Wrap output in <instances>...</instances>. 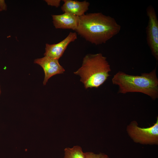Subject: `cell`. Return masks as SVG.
Instances as JSON below:
<instances>
[{"mask_svg":"<svg viewBox=\"0 0 158 158\" xmlns=\"http://www.w3.org/2000/svg\"><path fill=\"white\" fill-rule=\"evenodd\" d=\"M121 29L120 25L113 17L102 13H94L79 17L75 31L86 41L97 45L106 43Z\"/></svg>","mask_w":158,"mask_h":158,"instance_id":"1","label":"cell"},{"mask_svg":"<svg viewBox=\"0 0 158 158\" xmlns=\"http://www.w3.org/2000/svg\"><path fill=\"white\" fill-rule=\"evenodd\" d=\"M113 84L118 86V93L138 92L150 96L153 100L158 97V79L156 68L149 73L133 75L119 71L112 79Z\"/></svg>","mask_w":158,"mask_h":158,"instance_id":"2","label":"cell"},{"mask_svg":"<svg viewBox=\"0 0 158 158\" xmlns=\"http://www.w3.org/2000/svg\"><path fill=\"white\" fill-rule=\"evenodd\" d=\"M111 71L106 57L99 53L86 55L81 67L74 73L80 77V81L87 89L97 88L103 84L110 75Z\"/></svg>","mask_w":158,"mask_h":158,"instance_id":"3","label":"cell"},{"mask_svg":"<svg viewBox=\"0 0 158 158\" xmlns=\"http://www.w3.org/2000/svg\"><path fill=\"white\" fill-rule=\"evenodd\" d=\"M127 133L135 142L142 145H158V117L150 127H139L136 121H131L126 127Z\"/></svg>","mask_w":158,"mask_h":158,"instance_id":"4","label":"cell"},{"mask_svg":"<svg viewBox=\"0 0 158 158\" xmlns=\"http://www.w3.org/2000/svg\"><path fill=\"white\" fill-rule=\"evenodd\" d=\"M148 22L146 28L147 41L152 55L158 60V20L154 8L151 5L146 8Z\"/></svg>","mask_w":158,"mask_h":158,"instance_id":"5","label":"cell"},{"mask_svg":"<svg viewBox=\"0 0 158 158\" xmlns=\"http://www.w3.org/2000/svg\"><path fill=\"white\" fill-rule=\"evenodd\" d=\"M34 63L40 65L43 69L44 73V85H46L51 77L56 74L63 73L65 71L59 63V59L47 56L36 59Z\"/></svg>","mask_w":158,"mask_h":158,"instance_id":"6","label":"cell"},{"mask_svg":"<svg viewBox=\"0 0 158 158\" xmlns=\"http://www.w3.org/2000/svg\"><path fill=\"white\" fill-rule=\"evenodd\" d=\"M77 39L76 32H70L64 40L56 44L47 43L44 56L59 59L63 55L68 44Z\"/></svg>","mask_w":158,"mask_h":158,"instance_id":"7","label":"cell"},{"mask_svg":"<svg viewBox=\"0 0 158 158\" xmlns=\"http://www.w3.org/2000/svg\"><path fill=\"white\" fill-rule=\"evenodd\" d=\"M53 23L56 29H71L75 31L79 21V17L64 13L60 15H52Z\"/></svg>","mask_w":158,"mask_h":158,"instance_id":"8","label":"cell"},{"mask_svg":"<svg viewBox=\"0 0 158 158\" xmlns=\"http://www.w3.org/2000/svg\"><path fill=\"white\" fill-rule=\"evenodd\" d=\"M61 6L63 12L80 17L85 14L89 9L90 3L86 1H82L73 0H63Z\"/></svg>","mask_w":158,"mask_h":158,"instance_id":"9","label":"cell"},{"mask_svg":"<svg viewBox=\"0 0 158 158\" xmlns=\"http://www.w3.org/2000/svg\"><path fill=\"white\" fill-rule=\"evenodd\" d=\"M64 158H86L82 148L75 145L72 148L66 147L64 150Z\"/></svg>","mask_w":158,"mask_h":158,"instance_id":"10","label":"cell"},{"mask_svg":"<svg viewBox=\"0 0 158 158\" xmlns=\"http://www.w3.org/2000/svg\"><path fill=\"white\" fill-rule=\"evenodd\" d=\"M84 153L86 158H109L107 155L104 153H99L96 154L92 152H87Z\"/></svg>","mask_w":158,"mask_h":158,"instance_id":"11","label":"cell"},{"mask_svg":"<svg viewBox=\"0 0 158 158\" xmlns=\"http://www.w3.org/2000/svg\"><path fill=\"white\" fill-rule=\"evenodd\" d=\"M47 4L56 7H58L60 5V0H46L45 1Z\"/></svg>","mask_w":158,"mask_h":158,"instance_id":"12","label":"cell"},{"mask_svg":"<svg viewBox=\"0 0 158 158\" xmlns=\"http://www.w3.org/2000/svg\"><path fill=\"white\" fill-rule=\"evenodd\" d=\"M0 9L2 11L6 10L7 6L4 0H0Z\"/></svg>","mask_w":158,"mask_h":158,"instance_id":"13","label":"cell"},{"mask_svg":"<svg viewBox=\"0 0 158 158\" xmlns=\"http://www.w3.org/2000/svg\"><path fill=\"white\" fill-rule=\"evenodd\" d=\"M1 86L0 85V96H1Z\"/></svg>","mask_w":158,"mask_h":158,"instance_id":"14","label":"cell"},{"mask_svg":"<svg viewBox=\"0 0 158 158\" xmlns=\"http://www.w3.org/2000/svg\"><path fill=\"white\" fill-rule=\"evenodd\" d=\"M2 11L0 9V11Z\"/></svg>","mask_w":158,"mask_h":158,"instance_id":"15","label":"cell"}]
</instances>
